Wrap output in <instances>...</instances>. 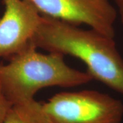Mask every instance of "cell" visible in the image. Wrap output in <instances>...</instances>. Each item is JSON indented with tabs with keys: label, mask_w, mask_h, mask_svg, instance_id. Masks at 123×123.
Segmentation results:
<instances>
[{
	"label": "cell",
	"mask_w": 123,
	"mask_h": 123,
	"mask_svg": "<svg viewBox=\"0 0 123 123\" xmlns=\"http://www.w3.org/2000/svg\"><path fill=\"white\" fill-rule=\"evenodd\" d=\"M35 99L32 101L12 105L6 116L4 123H43L36 110Z\"/></svg>",
	"instance_id": "6"
},
{
	"label": "cell",
	"mask_w": 123,
	"mask_h": 123,
	"mask_svg": "<svg viewBox=\"0 0 123 123\" xmlns=\"http://www.w3.org/2000/svg\"><path fill=\"white\" fill-rule=\"evenodd\" d=\"M64 55L43 53L31 42L26 48L0 64V89L12 104L32 101L41 89L48 87L73 88L93 80L88 72L70 67Z\"/></svg>",
	"instance_id": "2"
},
{
	"label": "cell",
	"mask_w": 123,
	"mask_h": 123,
	"mask_svg": "<svg viewBox=\"0 0 123 123\" xmlns=\"http://www.w3.org/2000/svg\"><path fill=\"white\" fill-rule=\"evenodd\" d=\"M0 18V59L9 60L32 42L42 15L26 0H4Z\"/></svg>",
	"instance_id": "5"
},
{
	"label": "cell",
	"mask_w": 123,
	"mask_h": 123,
	"mask_svg": "<svg viewBox=\"0 0 123 123\" xmlns=\"http://www.w3.org/2000/svg\"><path fill=\"white\" fill-rule=\"evenodd\" d=\"M114 3L118 15H119L120 21L123 25V0H114Z\"/></svg>",
	"instance_id": "8"
},
{
	"label": "cell",
	"mask_w": 123,
	"mask_h": 123,
	"mask_svg": "<svg viewBox=\"0 0 123 123\" xmlns=\"http://www.w3.org/2000/svg\"><path fill=\"white\" fill-rule=\"evenodd\" d=\"M43 16L79 26L85 24L111 38L115 37L116 6L109 0H26Z\"/></svg>",
	"instance_id": "4"
},
{
	"label": "cell",
	"mask_w": 123,
	"mask_h": 123,
	"mask_svg": "<svg viewBox=\"0 0 123 123\" xmlns=\"http://www.w3.org/2000/svg\"><path fill=\"white\" fill-rule=\"evenodd\" d=\"M43 123H121L123 104L96 90L57 93L44 103L37 101Z\"/></svg>",
	"instance_id": "3"
},
{
	"label": "cell",
	"mask_w": 123,
	"mask_h": 123,
	"mask_svg": "<svg viewBox=\"0 0 123 123\" xmlns=\"http://www.w3.org/2000/svg\"><path fill=\"white\" fill-rule=\"evenodd\" d=\"M32 42L38 49L79 59L93 79L123 95V58L114 38L42 15Z\"/></svg>",
	"instance_id": "1"
},
{
	"label": "cell",
	"mask_w": 123,
	"mask_h": 123,
	"mask_svg": "<svg viewBox=\"0 0 123 123\" xmlns=\"http://www.w3.org/2000/svg\"><path fill=\"white\" fill-rule=\"evenodd\" d=\"M12 105L0 89V123H4L6 116Z\"/></svg>",
	"instance_id": "7"
}]
</instances>
